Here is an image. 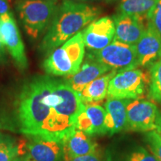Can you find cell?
Here are the masks:
<instances>
[{
  "label": "cell",
  "mask_w": 161,
  "mask_h": 161,
  "mask_svg": "<svg viewBox=\"0 0 161 161\" xmlns=\"http://www.w3.org/2000/svg\"><path fill=\"white\" fill-rule=\"evenodd\" d=\"M68 161H103L102 157L99 153V151L92 153V154H86V155L76 157V158L70 159Z\"/></svg>",
  "instance_id": "cell-24"
},
{
  "label": "cell",
  "mask_w": 161,
  "mask_h": 161,
  "mask_svg": "<svg viewBox=\"0 0 161 161\" xmlns=\"http://www.w3.org/2000/svg\"><path fill=\"white\" fill-rule=\"evenodd\" d=\"M108 1H114V0H108Z\"/></svg>",
  "instance_id": "cell-31"
},
{
  "label": "cell",
  "mask_w": 161,
  "mask_h": 161,
  "mask_svg": "<svg viewBox=\"0 0 161 161\" xmlns=\"http://www.w3.org/2000/svg\"><path fill=\"white\" fill-rule=\"evenodd\" d=\"M52 80L50 76H35L24 84L18 96V122L21 131L27 136L58 140L55 109L43 99L51 89Z\"/></svg>",
  "instance_id": "cell-1"
},
{
  "label": "cell",
  "mask_w": 161,
  "mask_h": 161,
  "mask_svg": "<svg viewBox=\"0 0 161 161\" xmlns=\"http://www.w3.org/2000/svg\"><path fill=\"white\" fill-rule=\"evenodd\" d=\"M114 22L109 17L95 19L82 30L85 48L90 52L104 49L114 40Z\"/></svg>",
  "instance_id": "cell-9"
},
{
  "label": "cell",
  "mask_w": 161,
  "mask_h": 161,
  "mask_svg": "<svg viewBox=\"0 0 161 161\" xmlns=\"http://www.w3.org/2000/svg\"><path fill=\"white\" fill-rule=\"evenodd\" d=\"M0 40L20 70L28 67L25 46L13 13L0 17Z\"/></svg>",
  "instance_id": "cell-8"
},
{
  "label": "cell",
  "mask_w": 161,
  "mask_h": 161,
  "mask_svg": "<svg viewBox=\"0 0 161 161\" xmlns=\"http://www.w3.org/2000/svg\"><path fill=\"white\" fill-rule=\"evenodd\" d=\"M146 19L161 36V0H157L152 8L147 14Z\"/></svg>",
  "instance_id": "cell-23"
},
{
  "label": "cell",
  "mask_w": 161,
  "mask_h": 161,
  "mask_svg": "<svg viewBox=\"0 0 161 161\" xmlns=\"http://www.w3.org/2000/svg\"><path fill=\"white\" fill-rule=\"evenodd\" d=\"M85 55L82 31L54 49L44 60L43 68L48 75L69 76L80 69Z\"/></svg>",
  "instance_id": "cell-3"
},
{
  "label": "cell",
  "mask_w": 161,
  "mask_h": 161,
  "mask_svg": "<svg viewBox=\"0 0 161 161\" xmlns=\"http://www.w3.org/2000/svg\"><path fill=\"white\" fill-rule=\"evenodd\" d=\"M148 96L161 103V59L150 67Z\"/></svg>",
  "instance_id": "cell-19"
},
{
  "label": "cell",
  "mask_w": 161,
  "mask_h": 161,
  "mask_svg": "<svg viewBox=\"0 0 161 161\" xmlns=\"http://www.w3.org/2000/svg\"><path fill=\"white\" fill-rule=\"evenodd\" d=\"M116 72L117 70L112 69L88 84L78 94L81 102L83 103L90 104L104 99L108 94L110 80Z\"/></svg>",
  "instance_id": "cell-17"
},
{
  "label": "cell",
  "mask_w": 161,
  "mask_h": 161,
  "mask_svg": "<svg viewBox=\"0 0 161 161\" xmlns=\"http://www.w3.org/2000/svg\"><path fill=\"white\" fill-rule=\"evenodd\" d=\"M135 47L139 66L151 67L161 59V36L148 22Z\"/></svg>",
  "instance_id": "cell-11"
},
{
  "label": "cell",
  "mask_w": 161,
  "mask_h": 161,
  "mask_svg": "<svg viewBox=\"0 0 161 161\" xmlns=\"http://www.w3.org/2000/svg\"><path fill=\"white\" fill-rule=\"evenodd\" d=\"M11 13L8 0H0V17Z\"/></svg>",
  "instance_id": "cell-25"
},
{
  "label": "cell",
  "mask_w": 161,
  "mask_h": 161,
  "mask_svg": "<svg viewBox=\"0 0 161 161\" xmlns=\"http://www.w3.org/2000/svg\"><path fill=\"white\" fill-rule=\"evenodd\" d=\"M146 141L152 154L158 161H161V136L155 130L148 132Z\"/></svg>",
  "instance_id": "cell-21"
},
{
  "label": "cell",
  "mask_w": 161,
  "mask_h": 161,
  "mask_svg": "<svg viewBox=\"0 0 161 161\" xmlns=\"http://www.w3.org/2000/svg\"><path fill=\"white\" fill-rule=\"evenodd\" d=\"M23 161H35V160H34L31 157H26V158L24 159Z\"/></svg>",
  "instance_id": "cell-28"
},
{
  "label": "cell",
  "mask_w": 161,
  "mask_h": 161,
  "mask_svg": "<svg viewBox=\"0 0 161 161\" xmlns=\"http://www.w3.org/2000/svg\"><path fill=\"white\" fill-rule=\"evenodd\" d=\"M125 161H158L152 154L144 148L138 146L127 154Z\"/></svg>",
  "instance_id": "cell-22"
},
{
  "label": "cell",
  "mask_w": 161,
  "mask_h": 161,
  "mask_svg": "<svg viewBox=\"0 0 161 161\" xmlns=\"http://www.w3.org/2000/svg\"><path fill=\"white\" fill-rule=\"evenodd\" d=\"M104 125L107 134L112 136L125 129L127 126L126 99L108 98L104 103Z\"/></svg>",
  "instance_id": "cell-16"
},
{
  "label": "cell",
  "mask_w": 161,
  "mask_h": 161,
  "mask_svg": "<svg viewBox=\"0 0 161 161\" xmlns=\"http://www.w3.org/2000/svg\"><path fill=\"white\" fill-rule=\"evenodd\" d=\"M13 161H22V160L20 158H16Z\"/></svg>",
  "instance_id": "cell-30"
},
{
  "label": "cell",
  "mask_w": 161,
  "mask_h": 161,
  "mask_svg": "<svg viewBox=\"0 0 161 161\" xmlns=\"http://www.w3.org/2000/svg\"><path fill=\"white\" fill-rule=\"evenodd\" d=\"M126 110L127 129L137 132L156 129V119L160 111L154 102L143 98L126 99Z\"/></svg>",
  "instance_id": "cell-7"
},
{
  "label": "cell",
  "mask_w": 161,
  "mask_h": 161,
  "mask_svg": "<svg viewBox=\"0 0 161 161\" xmlns=\"http://www.w3.org/2000/svg\"><path fill=\"white\" fill-rule=\"evenodd\" d=\"M30 157L35 161H60L64 155L63 142L39 136L28 135Z\"/></svg>",
  "instance_id": "cell-13"
},
{
  "label": "cell",
  "mask_w": 161,
  "mask_h": 161,
  "mask_svg": "<svg viewBox=\"0 0 161 161\" xmlns=\"http://www.w3.org/2000/svg\"><path fill=\"white\" fill-rule=\"evenodd\" d=\"M112 70L108 66L99 63L89 56L75 74L66 76L64 80L66 84L79 94L85 86L93 80Z\"/></svg>",
  "instance_id": "cell-14"
},
{
  "label": "cell",
  "mask_w": 161,
  "mask_h": 161,
  "mask_svg": "<svg viewBox=\"0 0 161 161\" xmlns=\"http://www.w3.org/2000/svg\"><path fill=\"white\" fill-rule=\"evenodd\" d=\"M99 8L84 3L63 0L45 34L40 49L49 54L81 31L100 14Z\"/></svg>",
  "instance_id": "cell-2"
},
{
  "label": "cell",
  "mask_w": 161,
  "mask_h": 161,
  "mask_svg": "<svg viewBox=\"0 0 161 161\" xmlns=\"http://www.w3.org/2000/svg\"><path fill=\"white\" fill-rule=\"evenodd\" d=\"M145 18L146 17L122 13L113 16L112 19L115 25L114 40L130 45H135L146 30L147 24H145Z\"/></svg>",
  "instance_id": "cell-10"
},
{
  "label": "cell",
  "mask_w": 161,
  "mask_h": 161,
  "mask_svg": "<svg viewBox=\"0 0 161 161\" xmlns=\"http://www.w3.org/2000/svg\"><path fill=\"white\" fill-rule=\"evenodd\" d=\"M58 8V0H21L17 5L25 31L33 39L48 29Z\"/></svg>",
  "instance_id": "cell-4"
},
{
  "label": "cell",
  "mask_w": 161,
  "mask_h": 161,
  "mask_svg": "<svg viewBox=\"0 0 161 161\" xmlns=\"http://www.w3.org/2000/svg\"><path fill=\"white\" fill-rule=\"evenodd\" d=\"M156 129L155 130L160 134L161 136V113L160 112L158 114V117L156 119Z\"/></svg>",
  "instance_id": "cell-27"
},
{
  "label": "cell",
  "mask_w": 161,
  "mask_h": 161,
  "mask_svg": "<svg viewBox=\"0 0 161 161\" xmlns=\"http://www.w3.org/2000/svg\"><path fill=\"white\" fill-rule=\"evenodd\" d=\"M149 85V75L140 69L121 70L110 80L108 98L140 99L146 95Z\"/></svg>",
  "instance_id": "cell-5"
},
{
  "label": "cell",
  "mask_w": 161,
  "mask_h": 161,
  "mask_svg": "<svg viewBox=\"0 0 161 161\" xmlns=\"http://www.w3.org/2000/svg\"><path fill=\"white\" fill-rule=\"evenodd\" d=\"M7 62V54H6V49L4 47L1 40H0V65L5 64Z\"/></svg>",
  "instance_id": "cell-26"
},
{
  "label": "cell",
  "mask_w": 161,
  "mask_h": 161,
  "mask_svg": "<svg viewBox=\"0 0 161 161\" xmlns=\"http://www.w3.org/2000/svg\"><path fill=\"white\" fill-rule=\"evenodd\" d=\"M87 56L117 71L136 69L139 66L135 45L117 40H114L109 45L98 51L88 52Z\"/></svg>",
  "instance_id": "cell-6"
},
{
  "label": "cell",
  "mask_w": 161,
  "mask_h": 161,
  "mask_svg": "<svg viewBox=\"0 0 161 161\" xmlns=\"http://www.w3.org/2000/svg\"><path fill=\"white\" fill-rule=\"evenodd\" d=\"M72 1H75V2H78V3H85L86 2L90 1V0H72Z\"/></svg>",
  "instance_id": "cell-29"
},
{
  "label": "cell",
  "mask_w": 161,
  "mask_h": 161,
  "mask_svg": "<svg viewBox=\"0 0 161 161\" xmlns=\"http://www.w3.org/2000/svg\"><path fill=\"white\" fill-rule=\"evenodd\" d=\"M157 0H121L119 10V13L126 14L146 17Z\"/></svg>",
  "instance_id": "cell-18"
},
{
  "label": "cell",
  "mask_w": 161,
  "mask_h": 161,
  "mask_svg": "<svg viewBox=\"0 0 161 161\" xmlns=\"http://www.w3.org/2000/svg\"><path fill=\"white\" fill-rule=\"evenodd\" d=\"M64 161L76 157L84 156L98 151V146L90 136L81 130L74 128L62 140Z\"/></svg>",
  "instance_id": "cell-15"
},
{
  "label": "cell",
  "mask_w": 161,
  "mask_h": 161,
  "mask_svg": "<svg viewBox=\"0 0 161 161\" xmlns=\"http://www.w3.org/2000/svg\"><path fill=\"white\" fill-rule=\"evenodd\" d=\"M18 146L8 136L0 134V161H13L18 154Z\"/></svg>",
  "instance_id": "cell-20"
},
{
  "label": "cell",
  "mask_w": 161,
  "mask_h": 161,
  "mask_svg": "<svg viewBox=\"0 0 161 161\" xmlns=\"http://www.w3.org/2000/svg\"><path fill=\"white\" fill-rule=\"evenodd\" d=\"M105 110L95 103L86 104L76 119L75 128L88 136L107 134L104 125Z\"/></svg>",
  "instance_id": "cell-12"
}]
</instances>
